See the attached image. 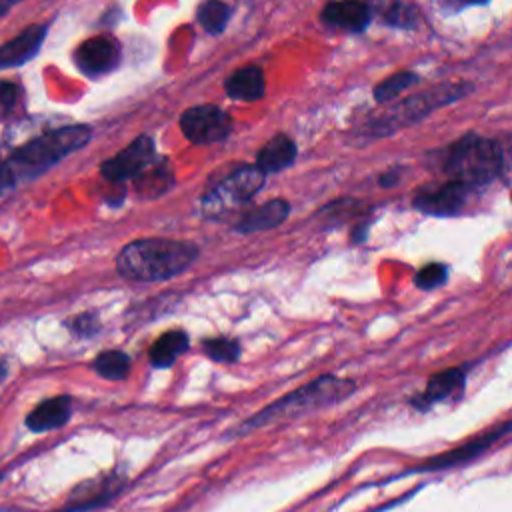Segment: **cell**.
<instances>
[{
  "mask_svg": "<svg viewBox=\"0 0 512 512\" xmlns=\"http://www.w3.org/2000/svg\"><path fill=\"white\" fill-rule=\"evenodd\" d=\"M72 414L70 396H54L40 402L26 418V426L32 432H48L64 426Z\"/></svg>",
  "mask_w": 512,
  "mask_h": 512,
  "instance_id": "16",
  "label": "cell"
},
{
  "mask_svg": "<svg viewBox=\"0 0 512 512\" xmlns=\"http://www.w3.org/2000/svg\"><path fill=\"white\" fill-rule=\"evenodd\" d=\"M470 188L460 182H446L436 188H424L414 196V208L432 216H454L466 204Z\"/></svg>",
  "mask_w": 512,
  "mask_h": 512,
  "instance_id": "11",
  "label": "cell"
},
{
  "mask_svg": "<svg viewBox=\"0 0 512 512\" xmlns=\"http://www.w3.org/2000/svg\"><path fill=\"white\" fill-rule=\"evenodd\" d=\"M70 330L76 334V336H82V338H90L94 336L98 330H100V322H98V316L94 312H84L76 318H72L70 322Z\"/></svg>",
  "mask_w": 512,
  "mask_h": 512,
  "instance_id": "26",
  "label": "cell"
},
{
  "mask_svg": "<svg viewBox=\"0 0 512 512\" xmlns=\"http://www.w3.org/2000/svg\"><path fill=\"white\" fill-rule=\"evenodd\" d=\"M266 174L254 166H242L226 176L218 186H214L202 200V210L206 216H218L234 206L248 202L262 186Z\"/></svg>",
  "mask_w": 512,
  "mask_h": 512,
  "instance_id": "5",
  "label": "cell"
},
{
  "mask_svg": "<svg viewBox=\"0 0 512 512\" xmlns=\"http://www.w3.org/2000/svg\"><path fill=\"white\" fill-rule=\"evenodd\" d=\"M20 0H0V16L6 14L14 4H18Z\"/></svg>",
  "mask_w": 512,
  "mask_h": 512,
  "instance_id": "31",
  "label": "cell"
},
{
  "mask_svg": "<svg viewBox=\"0 0 512 512\" xmlns=\"http://www.w3.org/2000/svg\"><path fill=\"white\" fill-rule=\"evenodd\" d=\"M418 80H420V78H418V74H414V72H396V74H392L390 78L382 80V82L374 88V98H376V102L386 104V102H390L392 98H396L402 90H406L408 86L416 84Z\"/></svg>",
  "mask_w": 512,
  "mask_h": 512,
  "instance_id": "22",
  "label": "cell"
},
{
  "mask_svg": "<svg viewBox=\"0 0 512 512\" xmlns=\"http://www.w3.org/2000/svg\"><path fill=\"white\" fill-rule=\"evenodd\" d=\"M154 160H156L154 140L142 134L134 142H130L122 152H118L114 158H108L106 162H102L100 172L110 182L136 180Z\"/></svg>",
  "mask_w": 512,
  "mask_h": 512,
  "instance_id": "7",
  "label": "cell"
},
{
  "mask_svg": "<svg viewBox=\"0 0 512 512\" xmlns=\"http://www.w3.org/2000/svg\"><path fill=\"white\" fill-rule=\"evenodd\" d=\"M4 374H6V364H4V360L0 358V380L4 378Z\"/></svg>",
  "mask_w": 512,
  "mask_h": 512,
  "instance_id": "32",
  "label": "cell"
},
{
  "mask_svg": "<svg viewBox=\"0 0 512 512\" xmlns=\"http://www.w3.org/2000/svg\"><path fill=\"white\" fill-rule=\"evenodd\" d=\"M364 230H366V224H362V226H358V228H356V230H354V232H356V234H352V240H354V242H362V240H364V238H366V232H364Z\"/></svg>",
  "mask_w": 512,
  "mask_h": 512,
  "instance_id": "30",
  "label": "cell"
},
{
  "mask_svg": "<svg viewBox=\"0 0 512 512\" xmlns=\"http://www.w3.org/2000/svg\"><path fill=\"white\" fill-rule=\"evenodd\" d=\"M490 0H448L450 6H456V8H462V6H470V4H486Z\"/></svg>",
  "mask_w": 512,
  "mask_h": 512,
  "instance_id": "29",
  "label": "cell"
},
{
  "mask_svg": "<svg viewBox=\"0 0 512 512\" xmlns=\"http://www.w3.org/2000/svg\"><path fill=\"white\" fill-rule=\"evenodd\" d=\"M446 278H448V268L444 264L432 262L416 272L414 284L422 290H434V288L442 286L446 282Z\"/></svg>",
  "mask_w": 512,
  "mask_h": 512,
  "instance_id": "25",
  "label": "cell"
},
{
  "mask_svg": "<svg viewBox=\"0 0 512 512\" xmlns=\"http://www.w3.org/2000/svg\"><path fill=\"white\" fill-rule=\"evenodd\" d=\"M92 138V130L86 124H72L50 130L42 136H36L16 148L4 164L8 166L14 182L38 176L50 166L58 164L68 154L86 146Z\"/></svg>",
  "mask_w": 512,
  "mask_h": 512,
  "instance_id": "3",
  "label": "cell"
},
{
  "mask_svg": "<svg viewBox=\"0 0 512 512\" xmlns=\"http://www.w3.org/2000/svg\"><path fill=\"white\" fill-rule=\"evenodd\" d=\"M188 334L184 330L164 332L150 348V362L156 368H168L188 350Z\"/></svg>",
  "mask_w": 512,
  "mask_h": 512,
  "instance_id": "19",
  "label": "cell"
},
{
  "mask_svg": "<svg viewBox=\"0 0 512 512\" xmlns=\"http://www.w3.org/2000/svg\"><path fill=\"white\" fill-rule=\"evenodd\" d=\"M18 100V88L12 82H0V106L4 110H12Z\"/></svg>",
  "mask_w": 512,
  "mask_h": 512,
  "instance_id": "27",
  "label": "cell"
},
{
  "mask_svg": "<svg viewBox=\"0 0 512 512\" xmlns=\"http://www.w3.org/2000/svg\"><path fill=\"white\" fill-rule=\"evenodd\" d=\"M296 158V144L290 136L278 134L272 140H268L258 156H256V166L266 174V172H280L288 168Z\"/></svg>",
  "mask_w": 512,
  "mask_h": 512,
  "instance_id": "18",
  "label": "cell"
},
{
  "mask_svg": "<svg viewBox=\"0 0 512 512\" xmlns=\"http://www.w3.org/2000/svg\"><path fill=\"white\" fill-rule=\"evenodd\" d=\"M382 16L388 24L402 28H412L416 24V10L402 0H392L386 8H382Z\"/></svg>",
  "mask_w": 512,
  "mask_h": 512,
  "instance_id": "24",
  "label": "cell"
},
{
  "mask_svg": "<svg viewBox=\"0 0 512 512\" xmlns=\"http://www.w3.org/2000/svg\"><path fill=\"white\" fill-rule=\"evenodd\" d=\"M74 62L86 76H102L112 72L120 62V46L108 36H94L84 40L76 52Z\"/></svg>",
  "mask_w": 512,
  "mask_h": 512,
  "instance_id": "10",
  "label": "cell"
},
{
  "mask_svg": "<svg viewBox=\"0 0 512 512\" xmlns=\"http://www.w3.org/2000/svg\"><path fill=\"white\" fill-rule=\"evenodd\" d=\"M124 482H126V478L116 472L86 480L70 492L66 506L58 512H86L92 508H100L106 502H110L124 488Z\"/></svg>",
  "mask_w": 512,
  "mask_h": 512,
  "instance_id": "9",
  "label": "cell"
},
{
  "mask_svg": "<svg viewBox=\"0 0 512 512\" xmlns=\"http://www.w3.org/2000/svg\"><path fill=\"white\" fill-rule=\"evenodd\" d=\"M354 388H356L354 380L338 378L332 374L320 376V378L288 392L286 396L274 400L272 404H268L266 408H262L260 412L250 416L244 424H240L238 434H244L248 430L260 428V426L284 420V418H296L300 414L336 404V402L348 398L354 392Z\"/></svg>",
  "mask_w": 512,
  "mask_h": 512,
  "instance_id": "2",
  "label": "cell"
},
{
  "mask_svg": "<svg viewBox=\"0 0 512 512\" xmlns=\"http://www.w3.org/2000/svg\"><path fill=\"white\" fill-rule=\"evenodd\" d=\"M322 20L350 32H362L370 24V6L360 0H334L322 10Z\"/></svg>",
  "mask_w": 512,
  "mask_h": 512,
  "instance_id": "14",
  "label": "cell"
},
{
  "mask_svg": "<svg viewBox=\"0 0 512 512\" xmlns=\"http://www.w3.org/2000/svg\"><path fill=\"white\" fill-rule=\"evenodd\" d=\"M466 374H468V368L466 366H456V368H448V370H442L438 374H434L426 388L416 394L410 402L420 408V410H428L430 406L438 404V402H444L452 396H458L466 384Z\"/></svg>",
  "mask_w": 512,
  "mask_h": 512,
  "instance_id": "12",
  "label": "cell"
},
{
  "mask_svg": "<svg viewBox=\"0 0 512 512\" xmlns=\"http://www.w3.org/2000/svg\"><path fill=\"white\" fill-rule=\"evenodd\" d=\"M502 168L500 146L492 138L466 134L452 142L442 156V170L450 180L468 188L492 182Z\"/></svg>",
  "mask_w": 512,
  "mask_h": 512,
  "instance_id": "4",
  "label": "cell"
},
{
  "mask_svg": "<svg viewBox=\"0 0 512 512\" xmlns=\"http://www.w3.org/2000/svg\"><path fill=\"white\" fill-rule=\"evenodd\" d=\"M180 130L192 144H212L230 134L232 120L222 108L214 104H200L188 108L180 116Z\"/></svg>",
  "mask_w": 512,
  "mask_h": 512,
  "instance_id": "6",
  "label": "cell"
},
{
  "mask_svg": "<svg viewBox=\"0 0 512 512\" xmlns=\"http://www.w3.org/2000/svg\"><path fill=\"white\" fill-rule=\"evenodd\" d=\"M224 88L232 100L256 102L264 96L266 82H264V74L258 66H242L226 80Z\"/></svg>",
  "mask_w": 512,
  "mask_h": 512,
  "instance_id": "17",
  "label": "cell"
},
{
  "mask_svg": "<svg viewBox=\"0 0 512 512\" xmlns=\"http://www.w3.org/2000/svg\"><path fill=\"white\" fill-rule=\"evenodd\" d=\"M290 214V204L282 198L270 200L266 204H260L246 212L234 226L236 232L240 234H250V232H262V230H272L280 226Z\"/></svg>",
  "mask_w": 512,
  "mask_h": 512,
  "instance_id": "15",
  "label": "cell"
},
{
  "mask_svg": "<svg viewBox=\"0 0 512 512\" xmlns=\"http://www.w3.org/2000/svg\"><path fill=\"white\" fill-rule=\"evenodd\" d=\"M48 34V24H32L16 38L0 46V70L2 68H16L30 62Z\"/></svg>",
  "mask_w": 512,
  "mask_h": 512,
  "instance_id": "13",
  "label": "cell"
},
{
  "mask_svg": "<svg viewBox=\"0 0 512 512\" xmlns=\"http://www.w3.org/2000/svg\"><path fill=\"white\" fill-rule=\"evenodd\" d=\"M198 260V246L174 238H138L126 244L116 268L120 276L134 282H162L188 270Z\"/></svg>",
  "mask_w": 512,
  "mask_h": 512,
  "instance_id": "1",
  "label": "cell"
},
{
  "mask_svg": "<svg viewBox=\"0 0 512 512\" xmlns=\"http://www.w3.org/2000/svg\"><path fill=\"white\" fill-rule=\"evenodd\" d=\"M230 16H232V8L222 0H206L198 8V22L210 34L224 32Z\"/></svg>",
  "mask_w": 512,
  "mask_h": 512,
  "instance_id": "21",
  "label": "cell"
},
{
  "mask_svg": "<svg viewBox=\"0 0 512 512\" xmlns=\"http://www.w3.org/2000/svg\"><path fill=\"white\" fill-rule=\"evenodd\" d=\"M92 368L98 376L106 380H124L130 372V358L120 350H104L94 358Z\"/></svg>",
  "mask_w": 512,
  "mask_h": 512,
  "instance_id": "20",
  "label": "cell"
},
{
  "mask_svg": "<svg viewBox=\"0 0 512 512\" xmlns=\"http://www.w3.org/2000/svg\"><path fill=\"white\" fill-rule=\"evenodd\" d=\"M510 430V420H504L502 424L478 434L476 438L468 440L466 444L458 446V448H452L448 452H442L434 458H428L426 462H422L420 466H414L412 470H418V472H428V470H442V468H452V466H458V464H464V462H470L474 460L476 456H480L482 452H486L496 440H500L502 436H506V432Z\"/></svg>",
  "mask_w": 512,
  "mask_h": 512,
  "instance_id": "8",
  "label": "cell"
},
{
  "mask_svg": "<svg viewBox=\"0 0 512 512\" xmlns=\"http://www.w3.org/2000/svg\"><path fill=\"white\" fill-rule=\"evenodd\" d=\"M202 350L210 360L222 362V364H230V362H236L240 358V344L232 338H226V336L204 340Z\"/></svg>",
  "mask_w": 512,
  "mask_h": 512,
  "instance_id": "23",
  "label": "cell"
},
{
  "mask_svg": "<svg viewBox=\"0 0 512 512\" xmlns=\"http://www.w3.org/2000/svg\"><path fill=\"white\" fill-rule=\"evenodd\" d=\"M398 176H400L398 170H392V172H388V174H382V176H380V186H394L396 180H398Z\"/></svg>",
  "mask_w": 512,
  "mask_h": 512,
  "instance_id": "28",
  "label": "cell"
}]
</instances>
